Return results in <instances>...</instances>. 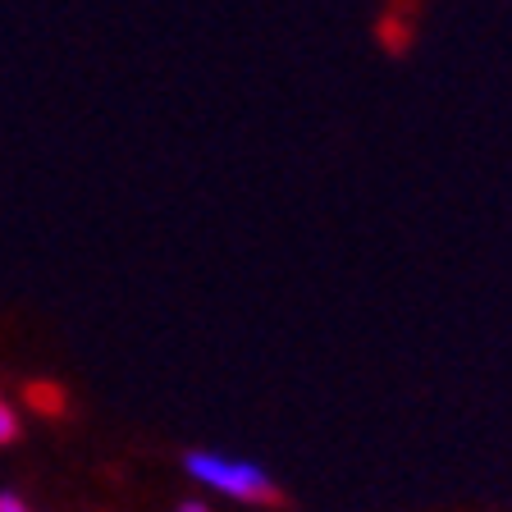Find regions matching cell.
<instances>
[{
  "mask_svg": "<svg viewBox=\"0 0 512 512\" xmlns=\"http://www.w3.org/2000/svg\"><path fill=\"white\" fill-rule=\"evenodd\" d=\"M183 471H188L202 490L224 494L234 503H270L275 499V480L266 467H256L247 458H229V453H215V448H192L183 453Z\"/></svg>",
  "mask_w": 512,
  "mask_h": 512,
  "instance_id": "cell-1",
  "label": "cell"
},
{
  "mask_svg": "<svg viewBox=\"0 0 512 512\" xmlns=\"http://www.w3.org/2000/svg\"><path fill=\"white\" fill-rule=\"evenodd\" d=\"M14 435H19V412L10 398H0V444H10Z\"/></svg>",
  "mask_w": 512,
  "mask_h": 512,
  "instance_id": "cell-2",
  "label": "cell"
},
{
  "mask_svg": "<svg viewBox=\"0 0 512 512\" xmlns=\"http://www.w3.org/2000/svg\"><path fill=\"white\" fill-rule=\"evenodd\" d=\"M0 512H37L32 503H23L19 494H0Z\"/></svg>",
  "mask_w": 512,
  "mask_h": 512,
  "instance_id": "cell-3",
  "label": "cell"
},
{
  "mask_svg": "<svg viewBox=\"0 0 512 512\" xmlns=\"http://www.w3.org/2000/svg\"><path fill=\"white\" fill-rule=\"evenodd\" d=\"M179 512H211L206 503H179Z\"/></svg>",
  "mask_w": 512,
  "mask_h": 512,
  "instance_id": "cell-4",
  "label": "cell"
}]
</instances>
